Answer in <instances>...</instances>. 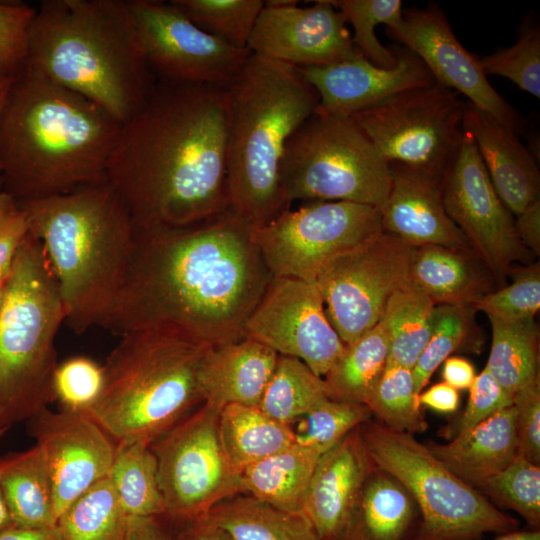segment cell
I'll return each mask as SVG.
<instances>
[{"instance_id": "6da1fadb", "label": "cell", "mask_w": 540, "mask_h": 540, "mask_svg": "<svg viewBox=\"0 0 540 540\" xmlns=\"http://www.w3.org/2000/svg\"><path fill=\"white\" fill-rule=\"evenodd\" d=\"M252 228L229 208L190 225L135 227L127 279L100 327L169 330L210 346L244 338L273 278Z\"/></svg>"}, {"instance_id": "7a4b0ae2", "label": "cell", "mask_w": 540, "mask_h": 540, "mask_svg": "<svg viewBox=\"0 0 540 540\" xmlns=\"http://www.w3.org/2000/svg\"><path fill=\"white\" fill-rule=\"evenodd\" d=\"M228 124L226 88L156 80L107 169L135 227L190 225L229 208Z\"/></svg>"}, {"instance_id": "3957f363", "label": "cell", "mask_w": 540, "mask_h": 540, "mask_svg": "<svg viewBox=\"0 0 540 540\" xmlns=\"http://www.w3.org/2000/svg\"><path fill=\"white\" fill-rule=\"evenodd\" d=\"M122 124L25 64L0 113L2 191L17 206L107 181Z\"/></svg>"}, {"instance_id": "277c9868", "label": "cell", "mask_w": 540, "mask_h": 540, "mask_svg": "<svg viewBox=\"0 0 540 540\" xmlns=\"http://www.w3.org/2000/svg\"><path fill=\"white\" fill-rule=\"evenodd\" d=\"M25 64L122 125L141 109L157 80L127 0L42 1L29 29Z\"/></svg>"}, {"instance_id": "5b68a950", "label": "cell", "mask_w": 540, "mask_h": 540, "mask_svg": "<svg viewBox=\"0 0 540 540\" xmlns=\"http://www.w3.org/2000/svg\"><path fill=\"white\" fill-rule=\"evenodd\" d=\"M45 253L77 334L100 326L127 279L136 229L107 181L17 206Z\"/></svg>"}, {"instance_id": "8992f818", "label": "cell", "mask_w": 540, "mask_h": 540, "mask_svg": "<svg viewBox=\"0 0 540 540\" xmlns=\"http://www.w3.org/2000/svg\"><path fill=\"white\" fill-rule=\"evenodd\" d=\"M229 209L259 227L289 208L280 171L289 138L319 107L301 68L250 53L226 88Z\"/></svg>"}, {"instance_id": "52a82bcc", "label": "cell", "mask_w": 540, "mask_h": 540, "mask_svg": "<svg viewBox=\"0 0 540 540\" xmlns=\"http://www.w3.org/2000/svg\"><path fill=\"white\" fill-rule=\"evenodd\" d=\"M209 347L169 330L122 334L89 416L116 443L150 445L203 401L199 371Z\"/></svg>"}, {"instance_id": "ba28073f", "label": "cell", "mask_w": 540, "mask_h": 540, "mask_svg": "<svg viewBox=\"0 0 540 540\" xmlns=\"http://www.w3.org/2000/svg\"><path fill=\"white\" fill-rule=\"evenodd\" d=\"M64 323L56 280L39 240L29 232L0 313V428L25 423L54 402L55 340Z\"/></svg>"}, {"instance_id": "9c48e42d", "label": "cell", "mask_w": 540, "mask_h": 540, "mask_svg": "<svg viewBox=\"0 0 540 540\" xmlns=\"http://www.w3.org/2000/svg\"><path fill=\"white\" fill-rule=\"evenodd\" d=\"M360 433L374 465L412 496L422 520L414 540H475L518 522L453 474L413 435L367 423Z\"/></svg>"}, {"instance_id": "30bf717a", "label": "cell", "mask_w": 540, "mask_h": 540, "mask_svg": "<svg viewBox=\"0 0 540 540\" xmlns=\"http://www.w3.org/2000/svg\"><path fill=\"white\" fill-rule=\"evenodd\" d=\"M391 168L348 117L318 109L289 138L280 171L288 205L295 200L347 201L380 207Z\"/></svg>"}, {"instance_id": "8fae6325", "label": "cell", "mask_w": 540, "mask_h": 540, "mask_svg": "<svg viewBox=\"0 0 540 540\" xmlns=\"http://www.w3.org/2000/svg\"><path fill=\"white\" fill-rule=\"evenodd\" d=\"M466 105L457 92L435 82L349 118L389 164L444 179L461 147Z\"/></svg>"}, {"instance_id": "7c38bea8", "label": "cell", "mask_w": 540, "mask_h": 540, "mask_svg": "<svg viewBox=\"0 0 540 540\" xmlns=\"http://www.w3.org/2000/svg\"><path fill=\"white\" fill-rule=\"evenodd\" d=\"M220 411L203 403L150 444L165 518L171 522L202 517L219 502L241 493V474L229 463L220 442Z\"/></svg>"}, {"instance_id": "4fadbf2b", "label": "cell", "mask_w": 540, "mask_h": 540, "mask_svg": "<svg viewBox=\"0 0 540 540\" xmlns=\"http://www.w3.org/2000/svg\"><path fill=\"white\" fill-rule=\"evenodd\" d=\"M381 231L378 207L311 201L253 227L252 235L273 277L314 282L327 262Z\"/></svg>"}, {"instance_id": "5bb4252c", "label": "cell", "mask_w": 540, "mask_h": 540, "mask_svg": "<svg viewBox=\"0 0 540 540\" xmlns=\"http://www.w3.org/2000/svg\"><path fill=\"white\" fill-rule=\"evenodd\" d=\"M413 247L381 231L327 262L314 283L345 346L381 319L389 299L409 284Z\"/></svg>"}, {"instance_id": "9a60e30c", "label": "cell", "mask_w": 540, "mask_h": 540, "mask_svg": "<svg viewBox=\"0 0 540 540\" xmlns=\"http://www.w3.org/2000/svg\"><path fill=\"white\" fill-rule=\"evenodd\" d=\"M127 5L156 79L227 88L251 53L203 31L171 0Z\"/></svg>"}, {"instance_id": "2e32d148", "label": "cell", "mask_w": 540, "mask_h": 540, "mask_svg": "<svg viewBox=\"0 0 540 540\" xmlns=\"http://www.w3.org/2000/svg\"><path fill=\"white\" fill-rule=\"evenodd\" d=\"M243 337L304 362L324 377L345 349L314 282L273 277L243 327Z\"/></svg>"}, {"instance_id": "e0dca14e", "label": "cell", "mask_w": 540, "mask_h": 540, "mask_svg": "<svg viewBox=\"0 0 540 540\" xmlns=\"http://www.w3.org/2000/svg\"><path fill=\"white\" fill-rule=\"evenodd\" d=\"M457 158L443 181V203L486 268L500 278L525 260L514 215L496 193L472 137L463 130Z\"/></svg>"}, {"instance_id": "ac0fdd59", "label": "cell", "mask_w": 540, "mask_h": 540, "mask_svg": "<svg viewBox=\"0 0 540 540\" xmlns=\"http://www.w3.org/2000/svg\"><path fill=\"white\" fill-rule=\"evenodd\" d=\"M388 32L424 63L435 82L465 96L517 135L523 131L524 118L492 87L479 58L458 41L437 5L403 11L400 24Z\"/></svg>"}, {"instance_id": "d6986e66", "label": "cell", "mask_w": 540, "mask_h": 540, "mask_svg": "<svg viewBox=\"0 0 540 540\" xmlns=\"http://www.w3.org/2000/svg\"><path fill=\"white\" fill-rule=\"evenodd\" d=\"M25 423L46 463L59 518L74 500L108 475L117 443L84 413L47 407Z\"/></svg>"}, {"instance_id": "ffe728a7", "label": "cell", "mask_w": 540, "mask_h": 540, "mask_svg": "<svg viewBox=\"0 0 540 540\" xmlns=\"http://www.w3.org/2000/svg\"><path fill=\"white\" fill-rule=\"evenodd\" d=\"M247 48L299 68L327 66L360 54L343 15L330 0L308 7H299L296 0L282 6L265 4Z\"/></svg>"}, {"instance_id": "44dd1931", "label": "cell", "mask_w": 540, "mask_h": 540, "mask_svg": "<svg viewBox=\"0 0 540 540\" xmlns=\"http://www.w3.org/2000/svg\"><path fill=\"white\" fill-rule=\"evenodd\" d=\"M395 67L381 68L361 53L321 67L301 68L319 95L318 110L348 118L403 91L428 86L435 80L424 63L405 47L395 50Z\"/></svg>"}, {"instance_id": "7402d4cb", "label": "cell", "mask_w": 540, "mask_h": 540, "mask_svg": "<svg viewBox=\"0 0 540 540\" xmlns=\"http://www.w3.org/2000/svg\"><path fill=\"white\" fill-rule=\"evenodd\" d=\"M391 186L379 207L382 231L412 247L440 245L471 251V245L448 216L442 178L392 163Z\"/></svg>"}, {"instance_id": "603a6c76", "label": "cell", "mask_w": 540, "mask_h": 540, "mask_svg": "<svg viewBox=\"0 0 540 540\" xmlns=\"http://www.w3.org/2000/svg\"><path fill=\"white\" fill-rule=\"evenodd\" d=\"M375 468L359 427L321 454L304 504V514L320 540H342L357 498Z\"/></svg>"}, {"instance_id": "cb8c5ba5", "label": "cell", "mask_w": 540, "mask_h": 540, "mask_svg": "<svg viewBox=\"0 0 540 540\" xmlns=\"http://www.w3.org/2000/svg\"><path fill=\"white\" fill-rule=\"evenodd\" d=\"M463 130L472 137L496 193L514 217L540 198L538 166L514 131L469 102Z\"/></svg>"}, {"instance_id": "d4e9b609", "label": "cell", "mask_w": 540, "mask_h": 540, "mask_svg": "<svg viewBox=\"0 0 540 540\" xmlns=\"http://www.w3.org/2000/svg\"><path fill=\"white\" fill-rule=\"evenodd\" d=\"M277 359L276 352L249 338L209 347L199 371L203 402L219 410L229 404L258 406Z\"/></svg>"}, {"instance_id": "484cf974", "label": "cell", "mask_w": 540, "mask_h": 540, "mask_svg": "<svg viewBox=\"0 0 540 540\" xmlns=\"http://www.w3.org/2000/svg\"><path fill=\"white\" fill-rule=\"evenodd\" d=\"M427 447L453 474L477 489L517 455L514 407L498 411L446 444Z\"/></svg>"}, {"instance_id": "4316f807", "label": "cell", "mask_w": 540, "mask_h": 540, "mask_svg": "<svg viewBox=\"0 0 540 540\" xmlns=\"http://www.w3.org/2000/svg\"><path fill=\"white\" fill-rule=\"evenodd\" d=\"M463 251L440 245L413 247L409 285L435 305H473L488 291L483 270Z\"/></svg>"}, {"instance_id": "83f0119b", "label": "cell", "mask_w": 540, "mask_h": 540, "mask_svg": "<svg viewBox=\"0 0 540 540\" xmlns=\"http://www.w3.org/2000/svg\"><path fill=\"white\" fill-rule=\"evenodd\" d=\"M0 489L15 527L57 525L50 476L36 444L0 457Z\"/></svg>"}, {"instance_id": "f1b7e54d", "label": "cell", "mask_w": 540, "mask_h": 540, "mask_svg": "<svg viewBox=\"0 0 540 540\" xmlns=\"http://www.w3.org/2000/svg\"><path fill=\"white\" fill-rule=\"evenodd\" d=\"M416 506L396 479L376 467L357 498L342 540H403Z\"/></svg>"}, {"instance_id": "f546056e", "label": "cell", "mask_w": 540, "mask_h": 540, "mask_svg": "<svg viewBox=\"0 0 540 540\" xmlns=\"http://www.w3.org/2000/svg\"><path fill=\"white\" fill-rule=\"evenodd\" d=\"M321 454L295 443L260 460L241 472V493L284 511L304 514L307 491Z\"/></svg>"}, {"instance_id": "4dcf8cb0", "label": "cell", "mask_w": 540, "mask_h": 540, "mask_svg": "<svg viewBox=\"0 0 540 540\" xmlns=\"http://www.w3.org/2000/svg\"><path fill=\"white\" fill-rule=\"evenodd\" d=\"M233 540H320L303 513H290L251 495L237 494L204 515Z\"/></svg>"}, {"instance_id": "1f68e13d", "label": "cell", "mask_w": 540, "mask_h": 540, "mask_svg": "<svg viewBox=\"0 0 540 540\" xmlns=\"http://www.w3.org/2000/svg\"><path fill=\"white\" fill-rule=\"evenodd\" d=\"M218 432L229 463L240 474L248 466L295 444L292 427L269 417L258 406H224Z\"/></svg>"}, {"instance_id": "d6a6232c", "label": "cell", "mask_w": 540, "mask_h": 540, "mask_svg": "<svg viewBox=\"0 0 540 540\" xmlns=\"http://www.w3.org/2000/svg\"><path fill=\"white\" fill-rule=\"evenodd\" d=\"M389 341L379 321L345 349L323 377L329 399L366 405L387 364Z\"/></svg>"}, {"instance_id": "836d02e7", "label": "cell", "mask_w": 540, "mask_h": 540, "mask_svg": "<svg viewBox=\"0 0 540 540\" xmlns=\"http://www.w3.org/2000/svg\"><path fill=\"white\" fill-rule=\"evenodd\" d=\"M107 476L128 517H165L157 461L149 444L117 443Z\"/></svg>"}, {"instance_id": "e575fe53", "label": "cell", "mask_w": 540, "mask_h": 540, "mask_svg": "<svg viewBox=\"0 0 540 540\" xmlns=\"http://www.w3.org/2000/svg\"><path fill=\"white\" fill-rule=\"evenodd\" d=\"M435 307L409 284L389 299L380 319L389 341L387 364L413 369L432 333Z\"/></svg>"}, {"instance_id": "d590c367", "label": "cell", "mask_w": 540, "mask_h": 540, "mask_svg": "<svg viewBox=\"0 0 540 540\" xmlns=\"http://www.w3.org/2000/svg\"><path fill=\"white\" fill-rule=\"evenodd\" d=\"M492 344L486 368L512 396L539 376V334L534 319L505 321L488 317Z\"/></svg>"}, {"instance_id": "8d00e7d4", "label": "cell", "mask_w": 540, "mask_h": 540, "mask_svg": "<svg viewBox=\"0 0 540 540\" xmlns=\"http://www.w3.org/2000/svg\"><path fill=\"white\" fill-rule=\"evenodd\" d=\"M327 399L322 377L301 360L278 355L258 407L274 420L291 426Z\"/></svg>"}, {"instance_id": "74e56055", "label": "cell", "mask_w": 540, "mask_h": 540, "mask_svg": "<svg viewBox=\"0 0 540 540\" xmlns=\"http://www.w3.org/2000/svg\"><path fill=\"white\" fill-rule=\"evenodd\" d=\"M128 519L106 476L65 509L57 527L66 540H125Z\"/></svg>"}, {"instance_id": "f35d334b", "label": "cell", "mask_w": 540, "mask_h": 540, "mask_svg": "<svg viewBox=\"0 0 540 540\" xmlns=\"http://www.w3.org/2000/svg\"><path fill=\"white\" fill-rule=\"evenodd\" d=\"M412 369L386 364L366 406L385 427L413 435L427 425L420 412Z\"/></svg>"}, {"instance_id": "ab89813d", "label": "cell", "mask_w": 540, "mask_h": 540, "mask_svg": "<svg viewBox=\"0 0 540 540\" xmlns=\"http://www.w3.org/2000/svg\"><path fill=\"white\" fill-rule=\"evenodd\" d=\"M353 27L352 41L356 49L374 65L390 69L397 64L395 50L378 40L375 28L385 24L392 29L403 19L401 0H330Z\"/></svg>"}, {"instance_id": "60d3db41", "label": "cell", "mask_w": 540, "mask_h": 540, "mask_svg": "<svg viewBox=\"0 0 540 540\" xmlns=\"http://www.w3.org/2000/svg\"><path fill=\"white\" fill-rule=\"evenodd\" d=\"M203 31L241 49L264 8L261 0H171Z\"/></svg>"}, {"instance_id": "b9f144b4", "label": "cell", "mask_w": 540, "mask_h": 540, "mask_svg": "<svg viewBox=\"0 0 540 540\" xmlns=\"http://www.w3.org/2000/svg\"><path fill=\"white\" fill-rule=\"evenodd\" d=\"M497 504L512 509L533 528L540 526V466L517 454L479 487Z\"/></svg>"}, {"instance_id": "7bdbcfd3", "label": "cell", "mask_w": 540, "mask_h": 540, "mask_svg": "<svg viewBox=\"0 0 540 540\" xmlns=\"http://www.w3.org/2000/svg\"><path fill=\"white\" fill-rule=\"evenodd\" d=\"M370 416L364 404L327 399L302 416L296 429L292 428L295 443L324 453Z\"/></svg>"}, {"instance_id": "ee69618b", "label": "cell", "mask_w": 540, "mask_h": 540, "mask_svg": "<svg viewBox=\"0 0 540 540\" xmlns=\"http://www.w3.org/2000/svg\"><path fill=\"white\" fill-rule=\"evenodd\" d=\"M479 64L486 76L505 77L521 90L540 98V28L536 23L522 26L516 43L495 51Z\"/></svg>"}, {"instance_id": "f6af8a7d", "label": "cell", "mask_w": 540, "mask_h": 540, "mask_svg": "<svg viewBox=\"0 0 540 540\" xmlns=\"http://www.w3.org/2000/svg\"><path fill=\"white\" fill-rule=\"evenodd\" d=\"M472 307L436 305L433 330L412 373L419 395L435 370L464 341L470 327Z\"/></svg>"}, {"instance_id": "bcb514c9", "label": "cell", "mask_w": 540, "mask_h": 540, "mask_svg": "<svg viewBox=\"0 0 540 540\" xmlns=\"http://www.w3.org/2000/svg\"><path fill=\"white\" fill-rule=\"evenodd\" d=\"M103 383V365L84 355L67 358L55 369L53 400L59 410L89 415L101 395Z\"/></svg>"}, {"instance_id": "7dc6e473", "label": "cell", "mask_w": 540, "mask_h": 540, "mask_svg": "<svg viewBox=\"0 0 540 540\" xmlns=\"http://www.w3.org/2000/svg\"><path fill=\"white\" fill-rule=\"evenodd\" d=\"M510 285L482 296L473 309L505 321L534 319L540 308L539 262L518 268Z\"/></svg>"}, {"instance_id": "c3c4849f", "label": "cell", "mask_w": 540, "mask_h": 540, "mask_svg": "<svg viewBox=\"0 0 540 540\" xmlns=\"http://www.w3.org/2000/svg\"><path fill=\"white\" fill-rule=\"evenodd\" d=\"M36 8L0 1V74L14 77L26 63L29 29Z\"/></svg>"}, {"instance_id": "681fc988", "label": "cell", "mask_w": 540, "mask_h": 540, "mask_svg": "<svg viewBox=\"0 0 540 540\" xmlns=\"http://www.w3.org/2000/svg\"><path fill=\"white\" fill-rule=\"evenodd\" d=\"M512 404L513 396L498 383L485 367L480 374L475 376L469 388L468 402L462 415L444 432L447 437L452 439Z\"/></svg>"}, {"instance_id": "f907efd6", "label": "cell", "mask_w": 540, "mask_h": 540, "mask_svg": "<svg viewBox=\"0 0 540 540\" xmlns=\"http://www.w3.org/2000/svg\"><path fill=\"white\" fill-rule=\"evenodd\" d=\"M517 454L540 463V380L535 377L513 395Z\"/></svg>"}, {"instance_id": "816d5d0a", "label": "cell", "mask_w": 540, "mask_h": 540, "mask_svg": "<svg viewBox=\"0 0 540 540\" xmlns=\"http://www.w3.org/2000/svg\"><path fill=\"white\" fill-rule=\"evenodd\" d=\"M26 214L17 208L0 224V286H5L16 255L29 234Z\"/></svg>"}, {"instance_id": "f5cc1de1", "label": "cell", "mask_w": 540, "mask_h": 540, "mask_svg": "<svg viewBox=\"0 0 540 540\" xmlns=\"http://www.w3.org/2000/svg\"><path fill=\"white\" fill-rule=\"evenodd\" d=\"M515 230L522 245L535 254L540 253V198L515 216Z\"/></svg>"}, {"instance_id": "db71d44e", "label": "cell", "mask_w": 540, "mask_h": 540, "mask_svg": "<svg viewBox=\"0 0 540 540\" xmlns=\"http://www.w3.org/2000/svg\"><path fill=\"white\" fill-rule=\"evenodd\" d=\"M165 517H129L125 540H177Z\"/></svg>"}, {"instance_id": "11a10c76", "label": "cell", "mask_w": 540, "mask_h": 540, "mask_svg": "<svg viewBox=\"0 0 540 540\" xmlns=\"http://www.w3.org/2000/svg\"><path fill=\"white\" fill-rule=\"evenodd\" d=\"M458 390L445 382L437 383L420 393L418 402L440 413L455 412L459 406Z\"/></svg>"}, {"instance_id": "9f6ffc18", "label": "cell", "mask_w": 540, "mask_h": 540, "mask_svg": "<svg viewBox=\"0 0 540 540\" xmlns=\"http://www.w3.org/2000/svg\"><path fill=\"white\" fill-rule=\"evenodd\" d=\"M178 525L177 540H233L204 516Z\"/></svg>"}, {"instance_id": "6f0895ef", "label": "cell", "mask_w": 540, "mask_h": 540, "mask_svg": "<svg viewBox=\"0 0 540 540\" xmlns=\"http://www.w3.org/2000/svg\"><path fill=\"white\" fill-rule=\"evenodd\" d=\"M444 382L456 390L469 389L475 379L473 365L461 357H448L443 363Z\"/></svg>"}, {"instance_id": "680465c9", "label": "cell", "mask_w": 540, "mask_h": 540, "mask_svg": "<svg viewBox=\"0 0 540 540\" xmlns=\"http://www.w3.org/2000/svg\"><path fill=\"white\" fill-rule=\"evenodd\" d=\"M0 540H66L56 526L48 528L12 527L0 533Z\"/></svg>"}, {"instance_id": "91938a15", "label": "cell", "mask_w": 540, "mask_h": 540, "mask_svg": "<svg viewBox=\"0 0 540 540\" xmlns=\"http://www.w3.org/2000/svg\"><path fill=\"white\" fill-rule=\"evenodd\" d=\"M493 540H540V531H510Z\"/></svg>"}, {"instance_id": "94428289", "label": "cell", "mask_w": 540, "mask_h": 540, "mask_svg": "<svg viewBox=\"0 0 540 540\" xmlns=\"http://www.w3.org/2000/svg\"><path fill=\"white\" fill-rule=\"evenodd\" d=\"M17 208L14 199L4 191H0V224Z\"/></svg>"}, {"instance_id": "6125c7cd", "label": "cell", "mask_w": 540, "mask_h": 540, "mask_svg": "<svg viewBox=\"0 0 540 540\" xmlns=\"http://www.w3.org/2000/svg\"><path fill=\"white\" fill-rule=\"evenodd\" d=\"M15 527L0 489V533Z\"/></svg>"}, {"instance_id": "be15d7a7", "label": "cell", "mask_w": 540, "mask_h": 540, "mask_svg": "<svg viewBox=\"0 0 540 540\" xmlns=\"http://www.w3.org/2000/svg\"><path fill=\"white\" fill-rule=\"evenodd\" d=\"M13 77L0 74V113L4 105L8 90L10 88ZM0 191H2V179L0 175Z\"/></svg>"}, {"instance_id": "e7e4bbea", "label": "cell", "mask_w": 540, "mask_h": 540, "mask_svg": "<svg viewBox=\"0 0 540 540\" xmlns=\"http://www.w3.org/2000/svg\"><path fill=\"white\" fill-rule=\"evenodd\" d=\"M5 286H0V313H1V310H2V307H3V303H4Z\"/></svg>"}, {"instance_id": "03108f58", "label": "cell", "mask_w": 540, "mask_h": 540, "mask_svg": "<svg viewBox=\"0 0 540 540\" xmlns=\"http://www.w3.org/2000/svg\"><path fill=\"white\" fill-rule=\"evenodd\" d=\"M7 431L8 429L0 428V437H2Z\"/></svg>"}]
</instances>
